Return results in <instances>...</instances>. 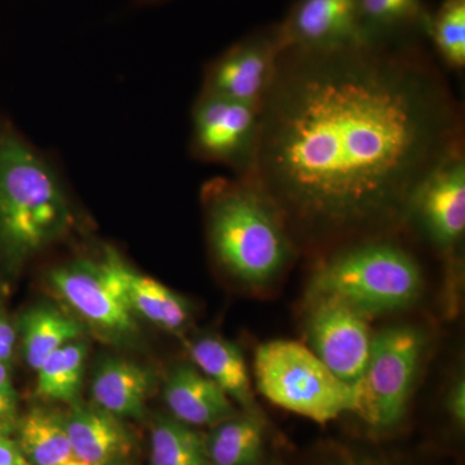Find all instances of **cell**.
<instances>
[{"label":"cell","instance_id":"6da1fadb","mask_svg":"<svg viewBox=\"0 0 465 465\" xmlns=\"http://www.w3.org/2000/svg\"><path fill=\"white\" fill-rule=\"evenodd\" d=\"M464 148L460 105L423 45L283 51L262 106L253 177L293 241L385 234Z\"/></svg>","mask_w":465,"mask_h":465},{"label":"cell","instance_id":"7a4b0ae2","mask_svg":"<svg viewBox=\"0 0 465 465\" xmlns=\"http://www.w3.org/2000/svg\"><path fill=\"white\" fill-rule=\"evenodd\" d=\"M208 243L216 262L250 286L272 282L291 262L295 241L255 177H216L202 186Z\"/></svg>","mask_w":465,"mask_h":465},{"label":"cell","instance_id":"3957f363","mask_svg":"<svg viewBox=\"0 0 465 465\" xmlns=\"http://www.w3.org/2000/svg\"><path fill=\"white\" fill-rule=\"evenodd\" d=\"M74 213L56 168L11 128H0V250L21 264L65 237Z\"/></svg>","mask_w":465,"mask_h":465},{"label":"cell","instance_id":"277c9868","mask_svg":"<svg viewBox=\"0 0 465 465\" xmlns=\"http://www.w3.org/2000/svg\"><path fill=\"white\" fill-rule=\"evenodd\" d=\"M382 235L324 258L312 275L307 299H336L369 318L411 305L423 287L420 265L409 250Z\"/></svg>","mask_w":465,"mask_h":465},{"label":"cell","instance_id":"5b68a950","mask_svg":"<svg viewBox=\"0 0 465 465\" xmlns=\"http://www.w3.org/2000/svg\"><path fill=\"white\" fill-rule=\"evenodd\" d=\"M255 379L260 393L274 405L317 423L360 409L356 385L339 379L300 342L273 341L260 345Z\"/></svg>","mask_w":465,"mask_h":465},{"label":"cell","instance_id":"8992f818","mask_svg":"<svg viewBox=\"0 0 465 465\" xmlns=\"http://www.w3.org/2000/svg\"><path fill=\"white\" fill-rule=\"evenodd\" d=\"M122 256L105 250L103 258L75 259L54 266L48 283L82 320L115 341L139 331L122 277Z\"/></svg>","mask_w":465,"mask_h":465},{"label":"cell","instance_id":"52a82bcc","mask_svg":"<svg viewBox=\"0 0 465 465\" xmlns=\"http://www.w3.org/2000/svg\"><path fill=\"white\" fill-rule=\"evenodd\" d=\"M424 338L411 326H393L372 336L362 379L356 384L358 415L379 430L394 427L406 411Z\"/></svg>","mask_w":465,"mask_h":465},{"label":"cell","instance_id":"ba28073f","mask_svg":"<svg viewBox=\"0 0 465 465\" xmlns=\"http://www.w3.org/2000/svg\"><path fill=\"white\" fill-rule=\"evenodd\" d=\"M262 108L201 91L192 109L191 152L207 163L252 177L258 164Z\"/></svg>","mask_w":465,"mask_h":465},{"label":"cell","instance_id":"9c48e42d","mask_svg":"<svg viewBox=\"0 0 465 465\" xmlns=\"http://www.w3.org/2000/svg\"><path fill=\"white\" fill-rule=\"evenodd\" d=\"M282 52L278 23L259 27L207 64L201 91L262 108Z\"/></svg>","mask_w":465,"mask_h":465},{"label":"cell","instance_id":"30bf717a","mask_svg":"<svg viewBox=\"0 0 465 465\" xmlns=\"http://www.w3.org/2000/svg\"><path fill=\"white\" fill-rule=\"evenodd\" d=\"M409 223L450 262L457 259L465 232L464 148L443 159L425 177L410 202L405 225Z\"/></svg>","mask_w":465,"mask_h":465},{"label":"cell","instance_id":"8fae6325","mask_svg":"<svg viewBox=\"0 0 465 465\" xmlns=\"http://www.w3.org/2000/svg\"><path fill=\"white\" fill-rule=\"evenodd\" d=\"M307 300L312 351L339 379L356 385L365 372L374 336L370 318L336 299Z\"/></svg>","mask_w":465,"mask_h":465},{"label":"cell","instance_id":"7c38bea8","mask_svg":"<svg viewBox=\"0 0 465 465\" xmlns=\"http://www.w3.org/2000/svg\"><path fill=\"white\" fill-rule=\"evenodd\" d=\"M278 29L283 51H332L362 45L358 0H293Z\"/></svg>","mask_w":465,"mask_h":465},{"label":"cell","instance_id":"4fadbf2b","mask_svg":"<svg viewBox=\"0 0 465 465\" xmlns=\"http://www.w3.org/2000/svg\"><path fill=\"white\" fill-rule=\"evenodd\" d=\"M430 15L425 0H358L360 41L381 48L423 45Z\"/></svg>","mask_w":465,"mask_h":465},{"label":"cell","instance_id":"5bb4252c","mask_svg":"<svg viewBox=\"0 0 465 465\" xmlns=\"http://www.w3.org/2000/svg\"><path fill=\"white\" fill-rule=\"evenodd\" d=\"M65 425L75 454L87 465H116L133 454L134 437L124 419L99 406L74 403Z\"/></svg>","mask_w":465,"mask_h":465},{"label":"cell","instance_id":"9a60e30c","mask_svg":"<svg viewBox=\"0 0 465 465\" xmlns=\"http://www.w3.org/2000/svg\"><path fill=\"white\" fill-rule=\"evenodd\" d=\"M163 397L173 418L191 427H215L235 416L225 391L194 366L174 367L164 382Z\"/></svg>","mask_w":465,"mask_h":465},{"label":"cell","instance_id":"2e32d148","mask_svg":"<svg viewBox=\"0 0 465 465\" xmlns=\"http://www.w3.org/2000/svg\"><path fill=\"white\" fill-rule=\"evenodd\" d=\"M155 378L152 370L127 358L110 357L92 379L94 405L121 419H142Z\"/></svg>","mask_w":465,"mask_h":465},{"label":"cell","instance_id":"e0dca14e","mask_svg":"<svg viewBox=\"0 0 465 465\" xmlns=\"http://www.w3.org/2000/svg\"><path fill=\"white\" fill-rule=\"evenodd\" d=\"M189 353L202 374L219 385L229 399L244 407L247 412L258 414L249 369L237 345L219 336L208 335L193 342Z\"/></svg>","mask_w":465,"mask_h":465},{"label":"cell","instance_id":"ac0fdd59","mask_svg":"<svg viewBox=\"0 0 465 465\" xmlns=\"http://www.w3.org/2000/svg\"><path fill=\"white\" fill-rule=\"evenodd\" d=\"M15 430L18 446L32 465H87L75 454L65 415L35 407L18 419Z\"/></svg>","mask_w":465,"mask_h":465},{"label":"cell","instance_id":"d6986e66","mask_svg":"<svg viewBox=\"0 0 465 465\" xmlns=\"http://www.w3.org/2000/svg\"><path fill=\"white\" fill-rule=\"evenodd\" d=\"M121 272L128 302L136 317L168 332H179L188 326L192 311L186 299L154 278L140 273L124 259Z\"/></svg>","mask_w":465,"mask_h":465},{"label":"cell","instance_id":"ffe728a7","mask_svg":"<svg viewBox=\"0 0 465 465\" xmlns=\"http://www.w3.org/2000/svg\"><path fill=\"white\" fill-rule=\"evenodd\" d=\"M21 344L30 369L36 371L43 361L67 342L78 341L84 327L52 305H36L20 320Z\"/></svg>","mask_w":465,"mask_h":465},{"label":"cell","instance_id":"44dd1931","mask_svg":"<svg viewBox=\"0 0 465 465\" xmlns=\"http://www.w3.org/2000/svg\"><path fill=\"white\" fill-rule=\"evenodd\" d=\"M264 448V421L247 412L216 424L206 437L210 465H259Z\"/></svg>","mask_w":465,"mask_h":465},{"label":"cell","instance_id":"7402d4cb","mask_svg":"<svg viewBox=\"0 0 465 465\" xmlns=\"http://www.w3.org/2000/svg\"><path fill=\"white\" fill-rule=\"evenodd\" d=\"M87 356V344L82 339L57 349L35 371L38 375L36 394L54 402L70 405L79 402Z\"/></svg>","mask_w":465,"mask_h":465},{"label":"cell","instance_id":"603a6c76","mask_svg":"<svg viewBox=\"0 0 465 465\" xmlns=\"http://www.w3.org/2000/svg\"><path fill=\"white\" fill-rule=\"evenodd\" d=\"M150 465H210L206 437L173 416H159L150 437Z\"/></svg>","mask_w":465,"mask_h":465},{"label":"cell","instance_id":"cb8c5ba5","mask_svg":"<svg viewBox=\"0 0 465 465\" xmlns=\"http://www.w3.org/2000/svg\"><path fill=\"white\" fill-rule=\"evenodd\" d=\"M427 39L443 66L452 72L465 67V0H442L432 9Z\"/></svg>","mask_w":465,"mask_h":465},{"label":"cell","instance_id":"d4e9b609","mask_svg":"<svg viewBox=\"0 0 465 465\" xmlns=\"http://www.w3.org/2000/svg\"><path fill=\"white\" fill-rule=\"evenodd\" d=\"M17 407V393L12 382L8 365L0 362V421L16 425Z\"/></svg>","mask_w":465,"mask_h":465},{"label":"cell","instance_id":"484cf974","mask_svg":"<svg viewBox=\"0 0 465 465\" xmlns=\"http://www.w3.org/2000/svg\"><path fill=\"white\" fill-rule=\"evenodd\" d=\"M0 465H32L21 451L16 440L0 434Z\"/></svg>","mask_w":465,"mask_h":465},{"label":"cell","instance_id":"4316f807","mask_svg":"<svg viewBox=\"0 0 465 465\" xmlns=\"http://www.w3.org/2000/svg\"><path fill=\"white\" fill-rule=\"evenodd\" d=\"M16 341V330L8 322L7 318L0 316V362L8 363L14 356Z\"/></svg>","mask_w":465,"mask_h":465},{"label":"cell","instance_id":"83f0119b","mask_svg":"<svg viewBox=\"0 0 465 465\" xmlns=\"http://www.w3.org/2000/svg\"><path fill=\"white\" fill-rule=\"evenodd\" d=\"M450 411H451L458 424L464 425L465 384L463 379L457 381V384L451 390V393H450Z\"/></svg>","mask_w":465,"mask_h":465},{"label":"cell","instance_id":"f1b7e54d","mask_svg":"<svg viewBox=\"0 0 465 465\" xmlns=\"http://www.w3.org/2000/svg\"><path fill=\"white\" fill-rule=\"evenodd\" d=\"M167 2H171V0H134V5H140V7H145V5H162V3Z\"/></svg>","mask_w":465,"mask_h":465},{"label":"cell","instance_id":"f546056e","mask_svg":"<svg viewBox=\"0 0 465 465\" xmlns=\"http://www.w3.org/2000/svg\"><path fill=\"white\" fill-rule=\"evenodd\" d=\"M16 425L5 423V421H0V434H5V436H9L12 432H14Z\"/></svg>","mask_w":465,"mask_h":465}]
</instances>
